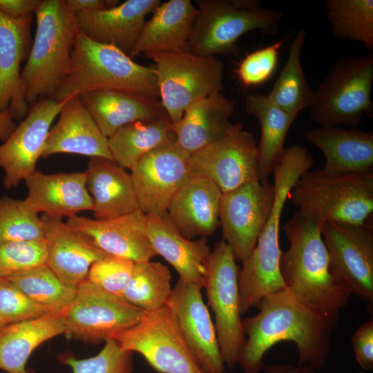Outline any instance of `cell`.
Segmentation results:
<instances>
[{
  "mask_svg": "<svg viewBox=\"0 0 373 373\" xmlns=\"http://www.w3.org/2000/svg\"><path fill=\"white\" fill-rule=\"evenodd\" d=\"M256 307L259 312L255 316L242 321L246 342L238 364L245 373L262 371L267 352L285 341L296 344L298 365L315 370L325 365L338 314L309 304L287 289L265 296Z\"/></svg>",
  "mask_w": 373,
  "mask_h": 373,
  "instance_id": "cell-1",
  "label": "cell"
},
{
  "mask_svg": "<svg viewBox=\"0 0 373 373\" xmlns=\"http://www.w3.org/2000/svg\"><path fill=\"white\" fill-rule=\"evenodd\" d=\"M314 164L313 157L307 149L294 144L285 149L274 170L275 199L271 215L255 248L242 262L239 271L242 314L257 307L265 296L286 289L279 266L282 254L279 247L280 220L294 184Z\"/></svg>",
  "mask_w": 373,
  "mask_h": 373,
  "instance_id": "cell-2",
  "label": "cell"
},
{
  "mask_svg": "<svg viewBox=\"0 0 373 373\" xmlns=\"http://www.w3.org/2000/svg\"><path fill=\"white\" fill-rule=\"evenodd\" d=\"M322 223L300 213L283 227L289 241L282 253L280 271L285 287L300 299L323 310L338 314L351 295L341 288L329 271Z\"/></svg>",
  "mask_w": 373,
  "mask_h": 373,
  "instance_id": "cell-3",
  "label": "cell"
},
{
  "mask_svg": "<svg viewBox=\"0 0 373 373\" xmlns=\"http://www.w3.org/2000/svg\"><path fill=\"white\" fill-rule=\"evenodd\" d=\"M99 90L159 97L155 68L141 65L117 48L78 32L66 75L53 99L61 102Z\"/></svg>",
  "mask_w": 373,
  "mask_h": 373,
  "instance_id": "cell-4",
  "label": "cell"
},
{
  "mask_svg": "<svg viewBox=\"0 0 373 373\" xmlns=\"http://www.w3.org/2000/svg\"><path fill=\"white\" fill-rule=\"evenodd\" d=\"M37 30L21 79L27 104L53 98L65 78L78 34L75 15L64 0H41Z\"/></svg>",
  "mask_w": 373,
  "mask_h": 373,
  "instance_id": "cell-5",
  "label": "cell"
},
{
  "mask_svg": "<svg viewBox=\"0 0 373 373\" xmlns=\"http://www.w3.org/2000/svg\"><path fill=\"white\" fill-rule=\"evenodd\" d=\"M289 195L298 213L320 223L363 224L373 211V171L335 175L310 169Z\"/></svg>",
  "mask_w": 373,
  "mask_h": 373,
  "instance_id": "cell-6",
  "label": "cell"
},
{
  "mask_svg": "<svg viewBox=\"0 0 373 373\" xmlns=\"http://www.w3.org/2000/svg\"><path fill=\"white\" fill-rule=\"evenodd\" d=\"M196 4L186 51L200 56L236 55L241 36L252 30L275 35L283 16L257 0H198Z\"/></svg>",
  "mask_w": 373,
  "mask_h": 373,
  "instance_id": "cell-7",
  "label": "cell"
},
{
  "mask_svg": "<svg viewBox=\"0 0 373 373\" xmlns=\"http://www.w3.org/2000/svg\"><path fill=\"white\" fill-rule=\"evenodd\" d=\"M373 53L338 59L314 92L310 117L321 126H356L373 115Z\"/></svg>",
  "mask_w": 373,
  "mask_h": 373,
  "instance_id": "cell-8",
  "label": "cell"
},
{
  "mask_svg": "<svg viewBox=\"0 0 373 373\" xmlns=\"http://www.w3.org/2000/svg\"><path fill=\"white\" fill-rule=\"evenodd\" d=\"M144 55L155 64L160 103L172 124L193 102L223 89L224 64L216 56L186 50Z\"/></svg>",
  "mask_w": 373,
  "mask_h": 373,
  "instance_id": "cell-9",
  "label": "cell"
},
{
  "mask_svg": "<svg viewBox=\"0 0 373 373\" xmlns=\"http://www.w3.org/2000/svg\"><path fill=\"white\" fill-rule=\"evenodd\" d=\"M239 267L227 244L222 240L211 251L207 263L204 288L213 312L215 328L224 363L238 364L246 342L241 318L238 285Z\"/></svg>",
  "mask_w": 373,
  "mask_h": 373,
  "instance_id": "cell-10",
  "label": "cell"
},
{
  "mask_svg": "<svg viewBox=\"0 0 373 373\" xmlns=\"http://www.w3.org/2000/svg\"><path fill=\"white\" fill-rule=\"evenodd\" d=\"M329 271L337 285L373 306V227L367 222L322 223Z\"/></svg>",
  "mask_w": 373,
  "mask_h": 373,
  "instance_id": "cell-11",
  "label": "cell"
},
{
  "mask_svg": "<svg viewBox=\"0 0 373 373\" xmlns=\"http://www.w3.org/2000/svg\"><path fill=\"white\" fill-rule=\"evenodd\" d=\"M113 339L123 350L142 355L159 373H203L166 305L144 312L136 325Z\"/></svg>",
  "mask_w": 373,
  "mask_h": 373,
  "instance_id": "cell-12",
  "label": "cell"
},
{
  "mask_svg": "<svg viewBox=\"0 0 373 373\" xmlns=\"http://www.w3.org/2000/svg\"><path fill=\"white\" fill-rule=\"evenodd\" d=\"M144 312L85 280L64 313V334L85 343H99L136 325Z\"/></svg>",
  "mask_w": 373,
  "mask_h": 373,
  "instance_id": "cell-13",
  "label": "cell"
},
{
  "mask_svg": "<svg viewBox=\"0 0 373 373\" xmlns=\"http://www.w3.org/2000/svg\"><path fill=\"white\" fill-rule=\"evenodd\" d=\"M274 184L258 179L222 193L219 209L223 240L243 262L255 248L273 209Z\"/></svg>",
  "mask_w": 373,
  "mask_h": 373,
  "instance_id": "cell-14",
  "label": "cell"
},
{
  "mask_svg": "<svg viewBox=\"0 0 373 373\" xmlns=\"http://www.w3.org/2000/svg\"><path fill=\"white\" fill-rule=\"evenodd\" d=\"M258 159L254 135L240 123L228 135L190 155V175L207 178L226 193L258 179Z\"/></svg>",
  "mask_w": 373,
  "mask_h": 373,
  "instance_id": "cell-15",
  "label": "cell"
},
{
  "mask_svg": "<svg viewBox=\"0 0 373 373\" xmlns=\"http://www.w3.org/2000/svg\"><path fill=\"white\" fill-rule=\"evenodd\" d=\"M189 157L174 142L150 152L131 170L140 209L146 216L166 215L173 196L191 176Z\"/></svg>",
  "mask_w": 373,
  "mask_h": 373,
  "instance_id": "cell-16",
  "label": "cell"
},
{
  "mask_svg": "<svg viewBox=\"0 0 373 373\" xmlns=\"http://www.w3.org/2000/svg\"><path fill=\"white\" fill-rule=\"evenodd\" d=\"M64 102H58L51 97L39 98L0 145V168L4 171L3 184L6 189L16 187L36 171L51 124Z\"/></svg>",
  "mask_w": 373,
  "mask_h": 373,
  "instance_id": "cell-17",
  "label": "cell"
},
{
  "mask_svg": "<svg viewBox=\"0 0 373 373\" xmlns=\"http://www.w3.org/2000/svg\"><path fill=\"white\" fill-rule=\"evenodd\" d=\"M200 287L178 279L166 302L203 373H227L214 324Z\"/></svg>",
  "mask_w": 373,
  "mask_h": 373,
  "instance_id": "cell-18",
  "label": "cell"
},
{
  "mask_svg": "<svg viewBox=\"0 0 373 373\" xmlns=\"http://www.w3.org/2000/svg\"><path fill=\"white\" fill-rule=\"evenodd\" d=\"M66 222L108 255L135 262L157 256L146 234V216L141 210L101 220L75 215Z\"/></svg>",
  "mask_w": 373,
  "mask_h": 373,
  "instance_id": "cell-19",
  "label": "cell"
},
{
  "mask_svg": "<svg viewBox=\"0 0 373 373\" xmlns=\"http://www.w3.org/2000/svg\"><path fill=\"white\" fill-rule=\"evenodd\" d=\"M46 265L66 285L77 288L87 278L91 265L107 254L62 219L42 214Z\"/></svg>",
  "mask_w": 373,
  "mask_h": 373,
  "instance_id": "cell-20",
  "label": "cell"
},
{
  "mask_svg": "<svg viewBox=\"0 0 373 373\" xmlns=\"http://www.w3.org/2000/svg\"><path fill=\"white\" fill-rule=\"evenodd\" d=\"M33 15L15 19L0 12V111L15 120H22L29 111L21 79V64L30 50Z\"/></svg>",
  "mask_w": 373,
  "mask_h": 373,
  "instance_id": "cell-21",
  "label": "cell"
},
{
  "mask_svg": "<svg viewBox=\"0 0 373 373\" xmlns=\"http://www.w3.org/2000/svg\"><path fill=\"white\" fill-rule=\"evenodd\" d=\"M160 0H127L111 8L75 14L78 31L101 44L113 46L130 57L146 21Z\"/></svg>",
  "mask_w": 373,
  "mask_h": 373,
  "instance_id": "cell-22",
  "label": "cell"
},
{
  "mask_svg": "<svg viewBox=\"0 0 373 373\" xmlns=\"http://www.w3.org/2000/svg\"><path fill=\"white\" fill-rule=\"evenodd\" d=\"M222 191L210 180L190 176L173 196L166 216L186 238L212 235L220 225Z\"/></svg>",
  "mask_w": 373,
  "mask_h": 373,
  "instance_id": "cell-23",
  "label": "cell"
},
{
  "mask_svg": "<svg viewBox=\"0 0 373 373\" xmlns=\"http://www.w3.org/2000/svg\"><path fill=\"white\" fill-rule=\"evenodd\" d=\"M59 115L58 122L48 133L42 158L57 153H70L113 160L108 138L101 132L79 95L66 99Z\"/></svg>",
  "mask_w": 373,
  "mask_h": 373,
  "instance_id": "cell-24",
  "label": "cell"
},
{
  "mask_svg": "<svg viewBox=\"0 0 373 373\" xmlns=\"http://www.w3.org/2000/svg\"><path fill=\"white\" fill-rule=\"evenodd\" d=\"M24 181L28 188L25 200L38 213L62 219L93 211L85 171L48 174L36 171Z\"/></svg>",
  "mask_w": 373,
  "mask_h": 373,
  "instance_id": "cell-25",
  "label": "cell"
},
{
  "mask_svg": "<svg viewBox=\"0 0 373 373\" xmlns=\"http://www.w3.org/2000/svg\"><path fill=\"white\" fill-rule=\"evenodd\" d=\"M234 108V102L221 93L193 102L181 119L172 124L175 143L191 155L224 137L240 124L230 122Z\"/></svg>",
  "mask_w": 373,
  "mask_h": 373,
  "instance_id": "cell-26",
  "label": "cell"
},
{
  "mask_svg": "<svg viewBox=\"0 0 373 373\" xmlns=\"http://www.w3.org/2000/svg\"><path fill=\"white\" fill-rule=\"evenodd\" d=\"M146 234L155 254L176 270L179 279L204 288L207 263L211 251L207 238H186L166 215L146 216Z\"/></svg>",
  "mask_w": 373,
  "mask_h": 373,
  "instance_id": "cell-27",
  "label": "cell"
},
{
  "mask_svg": "<svg viewBox=\"0 0 373 373\" xmlns=\"http://www.w3.org/2000/svg\"><path fill=\"white\" fill-rule=\"evenodd\" d=\"M304 135L323 153L325 172L337 175L373 171L372 131L320 126Z\"/></svg>",
  "mask_w": 373,
  "mask_h": 373,
  "instance_id": "cell-28",
  "label": "cell"
},
{
  "mask_svg": "<svg viewBox=\"0 0 373 373\" xmlns=\"http://www.w3.org/2000/svg\"><path fill=\"white\" fill-rule=\"evenodd\" d=\"M197 13L190 0L160 3L145 21L130 57L149 52L186 50Z\"/></svg>",
  "mask_w": 373,
  "mask_h": 373,
  "instance_id": "cell-29",
  "label": "cell"
},
{
  "mask_svg": "<svg viewBox=\"0 0 373 373\" xmlns=\"http://www.w3.org/2000/svg\"><path fill=\"white\" fill-rule=\"evenodd\" d=\"M85 172L95 219H107L140 210L131 174L115 162L90 157Z\"/></svg>",
  "mask_w": 373,
  "mask_h": 373,
  "instance_id": "cell-30",
  "label": "cell"
},
{
  "mask_svg": "<svg viewBox=\"0 0 373 373\" xmlns=\"http://www.w3.org/2000/svg\"><path fill=\"white\" fill-rule=\"evenodd\" d=\"M79 97L107 138L126 124L155 119L164 111L157 98L132 93L99 90Z\"/></svg>",
  "mask_w": 373,
  "mask_h": 373,
  "instance_id": "cell-31",
  "label": "cell"
},
{
  "mask_svg": "<svg viewBox=\"0 0 373 373\" xmlns=\"http://www.w3.org/2000/svg\"><path fill=\"white\" fill-rule=\"evenodd\" d=\"M64 312L7 324L0 328V369L8 373H28L26 363L45 341L65 333Z\"/></svg>",
  "mask_w": 373,
  "mask_h": 373,
  "instance_id": "cell-32",
  "label": "cell"
},
{
  "mask_svg": "<svg viewBox=\"0 0 373 373\" xmlns=\"http://www.w3.org/2000/svg\"><path fill=\"white\" fill-rule=\"evenodd\" d=\"M245 108L260 126L261 136L258 145V180L267 183L270 174L281 159L287 134L297 115L285 112L267 95L259 93L248 95L245 99Z\"/></svg>",
  "mask_w": 373,
  "mask_h": 373,
  "instance_id": "cell-33",
  "label": "cell"
},
{
  "mask_svg": "<svg viewBox=\"0 0 373 373\" xmlns=\"http://www.w3.org/2000/svg\"><path fill=\"white\" fill-rule=\"evenodd\" d=\"M172 122L165 111L157 119L126 124L108 138L114 162L124 169L133 166L150 152L175 142Z\"/></svg>",
  "mask_w": 373,
  "mask_h": 373,
  "instance_id": "cell-34",
  "label": "cell"
},
{
  "mask_svg": "<svg viewBox=\"0 0 373 373\" xmlns=\"http://www.w3.org/2000/svg\"><path fill=\"white\" fill-rule=\"evenodd\" d=\"M306 32L299 30L291 43L287 61L274 84L267 97L277 106L298 115L309 107L314 99L301 66V51Z\"/></svg>",
  "mask_w": 373,
  "mask_h": 373,
  "instance_id": "cell-35",
  "label": "cell"
},
{
  "mask_svg": "<svg viewBox=\"0 0 373 373\" xmlns=\"http://www.w3.org/2000/svg\"><path fill=\"white\" fill-rule=\"evenodd\" d=\"M323 4L336 38L360 43L372 52V0H325Z\"/></svg>",
  "mask_w": 373,
  "mask_h": 373,
  "instance_id": "cell-36",
  "label": "cell"
},
{
  "mask_svg": "<svg viewBox=\"0 0 373 373\" xmlns=\"http://www.w3.org/2000/svg\"><path fill=\"white\" fill-rule=\"evenodd\" d=\"M172 289L166 266L151 260L135 262L122 298L144 312H151L166 305Z\"/></svg>",
  "mask_w": 373,
  "mask_h": 373,
  "instance_id": "cell-37",
  "label": "cell"
},
{
  "mask_svg": "<svg viewBox=\"0 0 373 373\" xmlns=\"http://www.w3.org/2000/svg\"><path fill=\"white\" fill-rule=\"evenodd\" d=\"M33 302L54 312H64L77 288L65 284L46 265L6 278Z\"/></svg>",
  "mask_w": 373,
  "mask_h": 373,
  "instance_id": "cell-38",
  "label": "cell"
},
{
  "mask_svg": "<svg viewBox=\"0 0 373 373\" xmlns=\"http://www.w3.org/2000/svg\"><path fill=\"white\" fill-rule=\"evenodd\" d=\"M43 220L25 200L0 198V242L44 240Z\"/></svg>",
  "mask_w": 373,
  "mask_h": 373,
  "instance_id": "cell-39",
  "label": "cell"
},
{
  "mask_svg": "<svg viewBox=\"0 0 373 373\" xmlns=\"http://www.w3.org/2000/svg\"><path fill=\"white\" fill-rule=\"evenodd\" d=\"M46 258L44 240L0 242V278L46 265Z\"/></svg>",
  "mask_w": 373,
  "mask_h": 373,
  "instance_id": "cell-40",
  "label": "cell"
},
{
  "mask_svg": "<svg viewBox=\"0 0 373 373\" xmlns=\"http://www.w3.org/2000/svg\"><path fill=\"white\" fill-rule=\"evenodd\" d=\"M104 342L97 355L84 359L65 357L64 363L73 373H132L133 353L123 350L113 338Z\"/></svg>",
  "mask_w": 373,
  "mask_h": 373,
  "instance_id": "cell-41",
  "label": "cell"
},
{
  "mask_svg": "<svg viewBox=\"0 0 373 373\" xmlns=\"http://www.w3.org/2000/svg\"><path fill=\"white\" fill-rule=\"evenodd\" d=\"M135 264L127 259L107 255L91 265L86 280L106 292L122 297Z\"/></svg>",
  "mask_w": 373,
  "mask_h": 373,
  "instance_id": "cell-42",
  "label": "cell"
},
{
  "mask_svg": "<svg viewBox=\"0 0 373 373\" xmlns=\"http://www.w3.org/2000/svg\"><path fill=\"white\" fill-rule=\"evenodd\" d=\"M287 39L285 36L269 46L246 54L236 70L238 79L245 87L258 86L269 79L278 65L280 48Z\"/></svg>",
  "mask_w": 373,
  "mask_h": 373,
  "instance_id": "cell-43",
  "label": "cell"
},
{
  "mask_svg": "<svg viewBox=\"0 0 373 373\" xmlns=\"http://www.w3.org/2000/svg\"><path fill=\"white\" fill-rule=\"evenodd\" d=\"M54 312L30 300L5 278H0V318L5 325L28 321Z\"/></svg>",
  "mask_w": 373,
  "mask_h": 373,
  "instance_id": "cell-44",
  "label": "cell"
},
{
  "mask_svg": "<svg viewBox=\"0 0 373 373\" xmlns=\"http://www.w3.org/2000/svg\"><path fill=\"white\" fill-rule=\"evenodd\" d=\"M356 361L364 370L373 369V319L361 325L352 337Z\"/></svg>",
  "mask_w": 373,
  "mask_h": 373,
  "instance_id": "cell-45",
  "label": "cell"
},
{
  "mask_svg": "<svg viewBox=\"0 0 373 373\" xmlns=\"http://www.w3.org/2000/svg\"><path fill=\"white\" fill-rule=\"evenodd\" d=\"M41 0H0V12L11 19H20L37 11Z\"/></svg>",
  "mask_w": 373,
  "mask_h": 373,
  "instance_id": "cell-46",
  "label": "cell"
},
{
  "mask_svg": "<svg viewBox=\"0 0 373 373\" xmlns=\"http://www.w3.org/2000/svg\"><path fill=\"white\" fill-rule=\"evenodd\" d=\"M67 9L77 14L82 12L107 9V0H64Z\"/></svg>",
  "mask_w": 373,
  "mask_h": 373,
  "instance_id": "cell-47",
  "label": "cell"
},
{
  "mask_svg": "<svg viewBox=\"0 0 373 373\" xmlns=\"http://www.w3.org/2000/svg\"><path fill=\"white\" fill-rule=\"evenodd\" d=\"M263 373H315V369L309 365L294 366L287 364L265 365Z\"/></svg>",
  "mask_w": 373,
  "mask_h": 373,
  "instance_id": "cell-48",
  "label": "cell"
},
{
  "mask_svg": "<svg viewBox=\"0 0 373 373\" xmlns=\"http://www.w3.org/2000/svg\"><path fill=\"white\" fill-rule=\"evenodd\" d=\"M15 119L8 112L0 111V141H6L15 129Z\"/></svg>",
  "mask_w": 373,
  "mask_h": 373,
  "instance_id": "cell-49",
  "label": "cell"
},
{
  "mask_svg": "<svg viewBox=\"0 0 373 373\" xmlns=\"http://www.w3.org/2000/svg\"><path fill=\"white\" fill-rule=\"evenodd\" d=\"M4 325H6L3 323V322L0 318V328L2 327Z\"/></svg>",
  "mask_w": 373,
  "mask_h": 373,
  "instance_id": "cell-50",
  "label": "cell"
}]
</instances>
